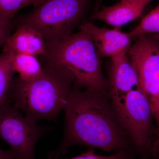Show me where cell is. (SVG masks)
Segmentation results:
<instances>
[{"label":"cell","instance_id":"cell-1","mask_svg":"<svg viewBox=\"0 0 159 159\" xmlns=\"http://www.w3.org/2000/svg\"><path fill=\"white\" fill-rule=\"evenodd\" d=\"M64 109L63 138L57 149L49 153V159H58L77 145L104 152L133 150L108 93L73 84Z\"/></svg>","mask_w":159,"mask_h":159},{"label":"cell","instance_id":"cell-2","mask_svg":"<svg viewBox=\"0 0 159 159\" xmlns=\"http://www.w3.org/2000/svg\"><path fill=\"white\" fill-rule=\"evenodd\" d=\"M73 84L74 78L69 72L47 62L36 79L26 81L13 78L9 104L33 122L56 120L64 109Z\"/></svg>","mask_w":159,"mask_h":159},{"label":"cell","instance_id":"cell-3","mask_svg":"<svg viewBox=\"0 0 159 159\" xmlns=\"http://www.w3.org/2000/svg\"><path fill=\"white\" fill-rule=\"evenodd\" d=\"M43 55L47 62L69 72L74 85L108 93V80L102 73L101 57L85 32L80 30L59 40L46 42Z\"/></svg>","mask_w":159,"mask_h":159},{"label":"cell","instance_id":"cell-4","mask_svg":"<svg viewBox=\"0 0 159 159\" xmlns=\"http://www.w3.org/2000/svg\"><path fill=\"white\" fill-rule=\"evenodd\" d=\"M89 0H44L21 18L39 32L46 42L59 40L72 33L87 9Z\"/></svg>","mask_w":159,"mask_h":159},{"label":"cell","instance_id":"cell-5","mask_svg":"<svg viewBox=\"0 0 159 159\" xmlns=\"http://www.w3.org/2000/svg\"><path fill=\"white\" fill-rule=\"evenodd\" d=\"M116 114L135 153L143 159L151 156L157 129L150 103L140 88L128 93Z\"/></svg>","mask_w":159,"mask_h":159},{"label":"cell","instance_id":"cell-6","mask_svg":"<svg viewBox=\"0 0 159 159\" xmlns=\"http://www.w3.org/2000/svg\"><path fill=\"white\" fill-rule=\"evenodd\" d=\"M127 53L139 76L140 89L148 98L159 136V40L152 34L137 37Z\"/></svg>","mask_w":159,"mask_h":159},{"label":"cell","instance_id":"cell-7","mask_svg":"<svg viewBox=\"0 0 159 159\" xmlns=\"http://www.w3.org/2000/svg\"><path fill=\"white\" fill-rule=\"evenodd\" d=\"M49 131L11 104L0 107V139L9 144L15 159H35L36 143Z\"/></svg>","mask_w":159,"mask_h":159},{"label":"cell","instance_id":"cell-8","mask_svg":"<svg viewBox=\"0 0 159 159\" xmlns=\"http://www.w3.org/2000/svg\"><path fill=\"white\" fill-rule=\"evenodd\" d=\"M108 69V93L116 113L123 105L125 97L140 87L139 76L128 55L124 51L111 57Z\"/></svg>","mask_w":159,"mask_h":159},{"label":"cell","instance_id":"cell-9","mask_svg":"<svg viewBox=\"0 0 159 159\" xmlns=\"http://www.w3.org/2000/svg\"><path fill=\"white\" fill-rule=\"evenodd\" d=\"M79 29L91 36L101 57H113L128 51L130 47L132 38L129 33L122 32L118 28L110 29L100 28L90 22H85L80 25Z\"/></svg>","mask_w":159,"mask_h":159},{"label":"cell","instance_id":"cell-10","mask_svg":"<svg viewBox=\"0 0 159 159\" xmlns=\"http://www.w3.org/2000/svg\"><path fill=\"white\" fill-rule=\"evenodd\" d=\"M3 52L8 54H22L36 56L43 55L46 42L42 35L33 28L20 23L3 47Z\"/></svg>","mask_w":159,"mask_h":159},{"label":"cell","instance_id":"cell-11","mask_svg":"<svg viewBox=\"0 0 159 159\" xmlns=\"http://www.w3.org/2000/svg\"><path fill=\"white\" fill-rule=\"evenodd\" d=\"M152 1L124 0L112 6H102L100 11L93 14L92 18L103 21L114 27H120L139 18Z\"/></svg>","mask_w":159,"mask_h":159},{"label":"cell","instance_id":"cell-12","mask_svg":"<svg viewBox=\"0 0 159 159\" xmlns=\"http://www.w3.org/2000/svg\"><path fill=\"white\" fill-rule=\"evenodd\" d=\"M7 54L9 55L14 71L19 74L18 77L22 80L31 81L37 78L42 73L43 67L35 56L22 54Z\"/></svg>","mask_w":159,"mask_h":159},{"label":"cell","instance_id":"cell-13","mask_svg":"<svg viewBox=\"0 0 159 159\" xmlns=\"http://www.w3.org/2000/svg\"><path fill=\"white\" fill-rule=\"evenodd\" d=\"M15 73L9 55L2 51L0 54V107L9 104V89Z\"/></svg>","mask_w":159,"mask_h":159},{"label":"cell","instance_id":"cell-14","mask_svg":"<svg viewBox=\"0 0 159 159\" xmlns=\"http://www.w3.org/2000/svg\"><path fill=\"white\" fill-rule=\"evenodd\" d=\"M159 33V2L156 7L142 19L138 26L129 33L131 38Z\"/></svg>","mask_w":159,"mask_h":159},{"label":"cell","instance_id":"cell-15","mask_svg":"<svg viewBox=\"0 0 159 159\" xmlns=\"http://www.w3.org/2000/svg\"><path fill=\"white\" fill-rule=\"evenodd\" d=\"M44 0H0V19L11 20L18 11L30 5L35 7Z\"/></svg>","mask_w":159,"mask_h":159},{"label":"cell","instance_id":"cell-16","mask_svg":"<svg viewBox=\"0 0 159 159\" xmlns=\"http://www.w3.org/2000/svg\"><path fill=\"white\" fill-rule=\"evenodd\" d=\"M134 154L132 149H126L119 151L108 156H103L96 154L94 149L91 148L86 152L70 159H134Z\"/></svg>","mask_w":159,"mask_h":159},{"label":"cell","instance_id":"cell-17","mask_svg":"<svg viewBox=\"0 0 159 159\" xmlns=\"http://www.w3.org/2000/svg\"><path fill=\"white\" fill-rule=\"evenodd\" d=\"M13 25L10 20L0 19V49L3 48L11 35Z\"/></svg>","mask_w":159,"mask_h":159},{"label":"cell","instance_id":"cell-18","mask_svg":"<svg viewBox=\"0 0 159 159\" xmlns=\"http://www.w3.org/2000/svg\"><path fill=\"white\" fill-rule=\"evenodd\" d=\"M151 156L157 157L159 156V136L155 140L152 148Z\"/></svg>","mask_w":159,"mask_h":159},{"label":"cell","instance_id":"cell-19","mask_svg":"<svg viewBox=\"0 0 159 159\" xmlns=\"http://www.w3.org/2000/svg\"><path fill=\"white\" fill-rule=\"evenodd\" d=\"M15 156L11 150H3L0 148V159H14Z\"/></svg>","mask_w":159,"mask_h":159},{"label":"cell","instance_id":"cell-20","mask_svg":"<svg viewBox=\"0 0 159 159\" xmlns=\"http://www.w3.org/2000/svg\"><path fill=\"white\" fill-rule=\"evenodd\" d=\"M154 37L156 38L157 39L159 40V33H157V34H154L153 35H152Z\"/></svg>","mask_w":159,"mask_h":159},{"label":"cell","instance_id":"cell-21","mask_svg":"<svg viewBox=\"0 0 159 159\" xmlns=\"http://www.w3.org/2000/svg\"><path fill=\"white\" fill-rule=\"evenodd\" d=\"M158 157V159H159V157Z\"/></svg>","mask_w":159,"mask_h":159},{"label":"cell","instance_id":"cell-22","mask_svg":"<svg viewBox=\"0 0 159 159\" xmlns=\"http://www.w3.org/2000/svg\"><path fill=\"white\" fill-rule=\"evenodd\" d=\"M120 1H124V0H120Z\"/></svg>","mask_w":159,"mask_h":159},{"label":"cell","instance_id":"cell-23","mask_svg":"<svg viewBox=\"0 0 159 159\" xmlns=\"http://www.w3.org/2000/svg\"></svg>","mask_w":159,"mask_h":159}]
</instances>
